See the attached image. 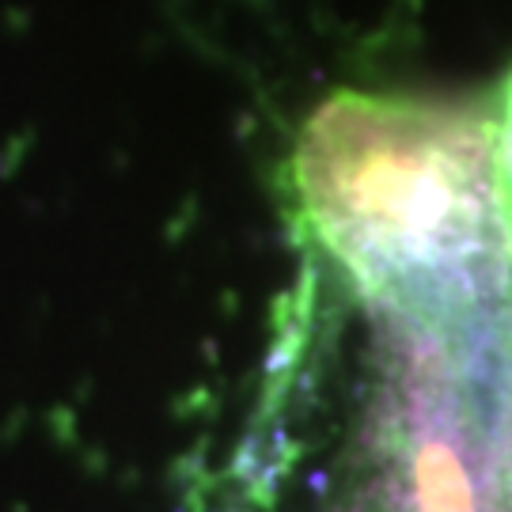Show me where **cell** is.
<instances>
[{
  "instance_id": "1",
  "label": "cell",
  "mask_w": 512,
  "mask_h": 512,
  "mask_svg": "<svg viewBox=\"0 0 512 512\" xmlns=\"http://www.w3.org/2000/svg\"><path fill=\"white\" fill-rule=\"evenodd\" d=\"M293 186L376 319L512 372V69L448 95H334Z\"/></svg>"
},
{
  "instance_id": "2",
  "label": "cell",
  "mask_w": 512,
  "mask_h": 512,
  "mask_svg": "<svg viewBox=\"0 0 512 512\" xmlns=\"http://www.w3.org/2000/svg\"><path fill=\"white\" fill-rule=\"evenodd\" d=\"M512 372L376 319V380L338 512H505L501 406Z\"/></svg>"
},
{
  "instance_id": "3",
  "label": "cell",
  "mask_w": 512,
  "mask_h": 512,
  "mask_svg": "<svg viewBox=\"0 0 512 512\" xmlns=\"http://www.w3.org/2000/svg\"><path fill=\"white\" fill-rule=\"evenodd\" d=\"M501 478H505V512H512V387L501 406Z\"/></svg>"
}]
</instances>
